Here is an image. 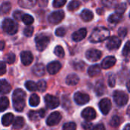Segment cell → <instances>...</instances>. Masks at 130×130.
<instances>
[{"instance_id": "obj_12", "label": "cell", "mask_w": 130, "mask_h": 130, "mask_svg": "<svg viewBox=\"0 0 130 130\" xmlns=\"http://www.w3.org/2000/svg\"><path fill=\"white\" fill-rule=\"evenodd\" d=\"M120 45H121V40L116 36L110 37L107 43V47L108 50H117L120 46Z\"/></svg>"}, {"instance_id": "obj_55", "label": "cell", "mask_w": 130, "mask_h": 130, "mask_svg": "<svg viewBox=\"0 0 130 130\" xmlns=\"http://www.w3.org/2000/svg\"><path fill=\"white\" fill-rule=\"evenodd\" d=\"M4 46H5V43H4V41H1V50H3Z\"/></svg>"}, {"instance_id": "obj_23", "label": "cell", "mask_w": 130, "mask_h": 130, "mask_svg": "<svg viewBox=\"0 0 130 130\" xmlns=\"http://www.w3.org/2000/svg\"><path fill=\"white\" fill-rule=\"evenodd\" d=\"M11 89V87L10 84L5 79L1 80V94H5L10 92Z\"/></svg>"}, {"instance_id": "obj_59", "label": "cell", "mask_w": 130, "mask_h": 130, "mask_svg": "<svg viewBox=\"0 0 130 130\" xmlns=\"http://www.w3.org/2000/svg\"><path fill=\"white\" fill-rule=\"evenodd\" d=\"M129 18H130V13H129Z\"/></svg>"}, {"instance_id": "obj_46", "label": "cell", "mask_w": 130, "mask_h": 130, "mask_svg": "<svg viewBox=\"0 0 130 130\" xmlns=\"http://www.w3.org/2000/svg\"><path fill=\"white\" fill-rule=\"evenodd\" d=\"M66 33V30L64 27H58L56 30V35L58 36V37H63L65 36Z\"/></svg>"}, {"instance_id": "obj_10", "label": "cell", "mask_w": 130, "mask_h": 130, "mask_svg": "<svg viewBox=\"0 0 130 130\" xmlns=\"http://www.w3.org/2000/svg\"><path fill=\"white\" fill-rule=\"evenodd\" d=\"M86 58L91 62H96L98 60H99L102 56V53L98 50H95V49H91L88 50L86 52Z\"/></svg>"}, {"instance_id": "obj_53", "label": "cell", "mask_w": 130, "mask_h": 130, "mask_svg": "<svg viewBox=\"0 0 130 130\" xmlns=\"http://www.w3.org/2000/svg\"><path fill=\"white\" fill-rule=\"evenodd\" d=\"M47 2H48V0H40V5L43 6V7H46L47 5Z\"/></svg>"}, {"instance_id": "obj_19", "label": "cell", "mask_w": 130, "mask_h": 130, "mask_svg": "<svg viewBox=\"0 0 130 130\" xmlns=\"http://www.w3.org/2000/svg\"><path fill=\"white\" fill-rule=\"evenodd\" d=\"M33 72L37 76H43L45 74V66H43V64L41 63L36 64L33 67Z\"/></svg>"}, {"instance_id": "obj_20", "label": "cell", "mask_w": 130, "mask_h": 130, "mask_svg": "<svg viewBox=\"0 0 130 130\" xmlns=\"http://www.w3.org/2000/svg\"><path fill=\"white\" fill-rule=\"evenodd\" d=\"M66 82L68 85L74 86V85H76L79 82V78L75 74H70L67 76Z\"/></svg>"}, {"instance_id": "obj_47", "label": "cell", "mask_w": 130, "mask_h": 130, "mask_svg": "<svg viewBox=\"0 0 130 130\" xmlns=\"http://www.w3.org/2000/svg\"><path fill=\"white\" fill-rule=\"evenodd\" d=\"M127 29L126 28V27H120V29H119V30H118V35L120 37H122V38H124L126 36V34H127Z\"/></svg>"}, {"instance_id": "obj_16", "label": "cell", "mask_w": 130, "mask_h": 130, "mask_svg": "<svg viewBox=\"0 0 130 130\" xmlns=\"http://www.w3.org/2000/svg\"><path fill=\"white\" fill-rule=\"evenodd\" d=\"M117 59L114 56H107L101 62V67L104 69H110L116 64Z\"/></svg>"}, {"instance_id": "obj_13", "label": "cell", "mask_w": 130, "mask_h": 130, "mask_svg": "<svg viewBox=\"0 0 130 130\" xmlns=\"http://www.w3.org/2000/svg\"><path fill=\"white\" fill-rule=\"evenodd\" d=\"M82 117L88 121H91L92 120H94L97 117L96 111L92 107H87L85 110H83L82 113Z\"/></svg>"}, {"instance_id": "obj_42", "label": "cell", "mask_w": 130, "mask_h": 130, "mask_svg": "<svg viewBox=\"0 0 130 130\" xmlns=\"http://www.w3.org/2000/svg\"><path fill=\"white\" fill-rule=\"evenodd\" d=\"M33 33H34V27H33L32 26H30H30H27V27H25L24 30V34L26 37H27L32 36Z\"/></svg>"}, {"instance_id": "obj_26", "label": "cell", "mask_w": 130, "mask_h": 130, "mask_svg": "<svg viewBox=\"0 0 130 130\" xmlns=\"http://www.w3.org/2000/svg\"><path fill=\"white\" fill-rule=\"evenodd\" d=\"M122 14H119V13H114V14H112L109 16L108 18V21L110 23H112V24H117L118 22H120L121 20H122Z\"/></svg>"}, {"instance_id": "obj_6", "label": "cell", "mask_w": 130, "mask_h": 130, "mask_svg": "<svg viewBox=\"0 0 130 130\" xmlns=\"http://www.w3.org/2000/svg\"><path fill=\"white\" fill-rule=\"evenodd\" d=\"M65 17V13L63 11H56L52 12L49 17H48V21L50 23L56 24L59 22H61Z\"/></svg>"}, {"instance_id": "obj_39", "label": "cell", "mask_w": 130, "mask_h": 130, "mask_svg": "<svg viewBox=\"0 0 130 130\" xmlns=\"http://www.w3.org/2000/svg\"><path fill=\"white\" fill-rule=\"evenodd\" d=\"M37 88L38 91L40 92H43L46 89V83L44 80H40L37 83Z\"/></svg>"}, {"instance_id": "obj_7", "label": "cell", "mask_w": 130, "mask_h": 130, "mask_svg": "<svg viewBox=\"0 0 130 130\" xmlns=\"http://www.w3.org/2000/svg\"><path fill=\"white\" fill-rule=\"evenodd\" d=\"M46 106L49 109H55L59 105V100L58 98L53 96L51 94H46L44 98Z\"/></svg>"}, {"instance_id": "obj_1", "label": "cell", "mask_w": 130, "mask_h": 130, "mask_svg": "<svg viewBox=\"0 0 130 130\" xmlns=\"http://www.w3.org/2000/svg\"><path fill=\"white\" fill-rule=\"evenodd\" d=\"M25 98L26 94L21 89H16L12 94L13 106L16 111L21 112L25 106Z\"/></svg>"}, {"instance_id": "obj_2", "label": "cell", "mask_w": 130, "mask_h": 130, "mask_svg": "<svg viewBox=\"0 0 130 130\" xmlns=\"http://www.w3.org/2000/svg\"><path fill=\"white\" fill-rule=\"evenodd\" d=\"M110 37V30L104 27H96L89 37V40L92 43H99L105 40Z\"/></svg>"}, {"instance_id": "obj_8", "label": "cell", "mask_w": 130, "mask_h": 130, "mask_svg": "<svg viewBox=\"0 0 130 130\" xmlns=\"http://www.w3.org/2000/svg\"><path fill=\"white\" fill-rule=\"evenodd\" d=\"M61 119H62V115L60 114L59 112L58 111L53 112L46 119V124L50 126L57 125L61 121Z\"/></svg>"}, {"instance_id": "obj_9", "label": "cell", "mask_w": 130, "mask_h": 130, "mask_svg": "<svg viewBox=\"0 0 130 130\" xmlns=\"http://www.w3.org/2000/svg\"><path fill=\"white\" fill-rule=\"evenodd\" d=\"M74 100L78 105H84L89 102L90 97L88 94L82 92H76L74 95Z\"/></svg>"}, {"instance_id": "obj_22", "label": "cell", "mask_w": 130, "mask_h": 130, "mask_svg": "<svg viewBox=\"0 0 130 130\" xmlns=\"http://www.w3.org/2000/svg\"><path fill=\"white\" fill-rule=\"evenodd\" d=\"M37 0H18V4L22 8H30L37 4Z\"/></svg>"}, {"instance_id": "obj_45", "label": "cell", "mask_w": 130, "mask_h": 130, "mask_svg": "<svg viewBox=\"0 0 130 130\" xmlns=\"http://www.w3.org/2000/svg\"><path fill=\"white\" fill-rule=\"evenodd\" d=\"M66 3V0H53V5L55 8H60L62 7Z\"/></svg>"}, {"instance_id": "obj_50", "label": "cell", "mask_w": 130, "mask_h": 130, "mask_svg": "<svg viewBox=\"0 0 130 130\" xmlns=\"http://www.w3.org/2000/svg\"><path fill=\"white\" fill-rule=\"evenodd\" d=\"M5 72H6V65H5V62L2 61L0 63V74H1V75H2Z\"/></svg>"}, {"instance_id": "obj_15", "label": "cell", "mask_w": 130, "mask_h": 130, "mask_svg": "<svg viewBox=\"0 0 130 130\" xmlns=\"http://www.w3.org/2000/svg\"><path fill=\"white\" fill-rule=\"evenodd\" d=\"M61 64L58 61H53L50 63L48 64L47 66V71L51 75H55L56 74L60 69H61Z\"/></svg>"}, {"instance_id": "obj_44", "label": "cell", "mask_w": 130, "mask_h": 130, "mask_svg": "<svg viewBox=\"0 0 130 130\" xmlns=\"http://www.w3.org/2000/svg\"><path fill=\"white\" fill-rule=\"evenodd\" d=\"M5 60L8 64L14 63L15 61V55L14 53H8L5 57Z\"/></svg>"}, {"instance_id": "obj_51", "label": "cell", "mask_w": 130, "mask_h": 130, "mask_svg": "<svg viewBox=\"0 0 130 130\" xmlns=\"http://www.w3.org/2000/svg\"><path fill=\"white\" fill-rule=\"evenodd\" d=\"M75 68L77 70H83L85 68V63L83 62H79L75 64Z\"/></svg>"}, {"instance_id": "obj_32", "label": "cell", "mask_w": 130, "mask_h": 130, "mask_svg": "<svg viewBox=\"0 0 130 130\" xmlns=\"http://www.w3.org/2000/svg\"><path fill=\"white\" fill-rule=\"evenodd\" d=\"M28 117H29V119L33 121H35V120H39L40 118H42L40 116V111H34V110H31L29 112Z\"/></svg>"}, {"instance_id": "obj_36", "label": "cell", "mask_w": 130, "mask_h": 130, "mask_svg": "<svg viewBox=\"0 0 130 130\" xmlns=\"http://www.w3.org/2000/svg\"><path fill=\"white\" fill-rule=\"evenodd\" d=\"M54 53L59 58H62L65 56V51L63 50V48L61 46H57L55 47L54 50Z\"/></svg>"}, {"instance_id": "obj_56", "label": "cell", "mask_w": 130, "mask_h": 130, "mask_svg": "<svg viewBox=\"0 0 130 130\" xmlns=\"http://www.w3.org/2000/svg\"><path fill=\"white\" fill-rule=\"evenodd\" d=\"M123 130H130V124H127V125L124 127Z\"/></svg>"}, {"instance_id": "obj_17", "label": "cell", "mask_w": 130, "mask_h": 130, "mask_svg": "<svg viewBox=\"0 0 130 130\" xmlns=\"http://www.w3.org/2000/svg\"><path fill=\"white\" fill-rule=\"evenodd\" d=\"M87 35V30L85 28H82L77 31H75V33H73L72 34V39L75 42H78L82 40Z\"/></svg>"}, {"instance_id": "obj_54", "label": "cell", "mask_w": 130, "mask_h": 130, "mask_svg": "<svg viewBox=\"0 0 130 130\" xmlns=\"http://www.w3.org/2000/svg\"><path fill=\"white\" fill-rule=\"evenodd\" d=\"M40 116H41V117L43 118V117H44V116H45V110H43V109H40Z\"/></svg>"}, {"instance_id": "obj_49", "label": "cell", "mask_w": 130, "mask_h": 130, "mask_svg": "<svg viewBox=\"0 0 130 130\" xmlns=\"http://www.w3.org/2000/svg\"><path fill=\"white\" fill-rule=\"evenodd\" d=\"M82 127L85 130H93V124L89 122H85L82 123Z\"/></svg>"}, {"instance_id": "obj_11", "label": "cell", "mask_w": 130, "mask_h": 130, "mask_svg": "<svg viewBox=\"0 0 130 130\" xmlns=\"http://www.w3.org/2000/svg\"><path fill=\"white\" fill-rule=\"evenodd\" d=\"M111 101L108 98H104L99 103V108L104 115L108 114V113L111 110Z\"/></svg>"}, {"instance_id": "obj_41", "label": "cell", "mask_w": 130, "mask_h": 130, "mask_svg": "<svg viewBox=\"0 0 130 130\" xmlns=\"http://www.w3.org/2000/svg\"><path fill=\"white\" fill-rule=\"evenodd\" d=\"M62 130H76V125L73 122H69L64 124Z\"/></svg>"}, {"instance_id": "obj_14", "label": "cell", "mask_w": 130, "mask_h": 130, "mask_svg": "<svg viewBox=\"0 0 130 130\" xmlns=\"http://www.w3.org/2000/svg\"><path fill=\"white\" fill-rule=\"evenodd\" d=\"M21 62L23 63V65L29 66L33 62L34 57H33V55L30 52L23 51L21 53Z\"/></svg>"}, {"instance_id": "obj_5", "label": "cell", "mask_w": 130, "mask_h": 130, "mask_svg": "<svg viewBox=\"0 0 130 130\" xmlns=\"http://www.w3.org/2000/svg\"><path fill=\"white\" fill-rule=\"evenodd\" d=\"M36 46L39 51L44 50L50 43V37L46 35H38L35 38Z\"/></svg>"}, {"instance_id": "obj_18", "label": "cell", "mask_w": 130, "mask_h": 130, "mask_svg": "<svg viewBox=\"0 0 130 130\" xmlns=\"http://www.w3.org/2000/svg\"><path fill=\"white\" fill-rule=\"evenodd\" d=\"M94 90H95L97 95H98V96H101L102 94H104V92L106 91V87L102 80H99L98 82H97L95 87H94Z\"/></svg>"}, {"instance_id": "obj_27", "label": "cell", "mask_w": 130, "mask_h": 130, "mask_svg": "<svg viewBox=\"0 0 130 130\" xmlns=\"http://www.w3.org/2000/svg\"><path fill=\"white\" fill-rule=\"evenodd\" d=\"M24 120L23 119V117H18L14 121L13 128L14 129H20L24 126Z\"/></svg>"}, {"instance_id": "obj_30", "label": "cell", "mask_w": 130, "mask_h": 130, "mask_svg": "<svg viewBox=\"0 0 130 130\" xmlns=\"http://www.w3.org/2000/svg\"><path fill=\"white\" fill-rule=\"evenodd\" d=\"M25 87L30 91H34L38 90V88H37V84H36L35 82H32V81H27L25 83Z\"/></svg>"}, {"instance_id": "obj_35", "label": "cell", "mask_w": 130, "mask_h": 130, "mask_svg": "<svg viewBox=\"0 0 130 130\" xmlns=\"http://www.w3.org/2000/svg\"><path fill=\"white\" fill-rule=\"evenodd\" d=\"M22 21L25 24L30 25V24H32L34 23V18L31 15H30L28 14H24Z\"/></svg>"}, {"instance_id": "obj_40", "label": "cell", "mask_w": 130, "mask_h": 130, "mask_svg": "<svg viewBox=\"0 0 130 130\" xmlns=\"http://www.w3.org/2000/svg\"><path fill=\"white\" fill-rule=\"evenodd\" d=\"M123 55L126 57L130 56V40L125 44L123 50Z\"/></svg>"}, {"instance_id": "obj_33", "label": "cell", "mask_w": 130, "mask_h": 130, "mask_svg": "<svg viewBox=\"0 0 130 130\" xmlns=\"http://www.w3.org/2000/svg\"><path fill=\"white\" fill-rule=\"evenodd\" d=\"M11 3L8 2H3L1 5V11L2 14H7L11 10Z\"/></svg>"}, {"instance_id": "obj_25", "label": "cell", "mask_w": 130, "mask_h": 130, "mask_svg": "<svg viewBox=\"0 0 130 130\" xmlns=\"http://www.w3.org/2000/svg\"><path fill=\"white\" fill-rule=\"evenodd\" d=\"M101 72V67L99 65H93L88 68V73L91 77H94Z\"/></svg>"}, {"instance_id": "obj_48", "label": "cell", "mask_w": 130, "mask_h": 130, "mask_svg": "<svg viewBox=\"0 0 130 130\" xmlns=\"http://www.w3.org/2000/svg\"><path fill=\"white\" fill-rule=\"evenodd\" d=\"M108 83H109V85L110 87H114L115 86V85H116V77H115L114 75H110L109 80H108Z\"/></svg>"}, {"instance_id": "obj_37", "label": "cell", "mask_w": 130, "mask_h": 130, "mask_svg": "<svg viewBox=\"0 0 130 130\" xmlns=\"http://www.w3.org/2000/svg\"><path fill=\"white\" fill-rule=\"evenodd\" d=\"M126 9V3H120L116 6V12L120 14H123Z\"/></svg>"}, {"instance_id": "obj_34", "label": "cell", "mask_w": 130, "mask_h": 130, "mask_svg": "<svg viewBox=\"0 0 130 130\" xmlns=\"http://www.w3.org/2000/svg\"><path fill=\"white\" fill-rule=\"evenodd\" d=\"M118 0H102V3L107 8H113L117 5Z\"/></svg>"}, {"instance_id": "obj_21", "label": "cell", "mask_w": 130, "mask_h": 130, "mask_svg": "<svg viewBox=\"0 0 130 130\" xmlns=\"http://www.w3.org/2000/svg\"><path fill=\"white\" fill-rule=\"evenodd\" d=\"M14 120V115L11 113L5 114L2 118V123L4 126H10Z\"/></svg>"}, {"instance_id": "obj_3", "label": "cell", "mask_w": 130, "mask_h": 130, "mask_svg": "<svg viewBox=\"0 0 130 130\" xmlns=\"http://www.w3.org/2000/svg\"><path fill=\"white\" fill-rule=\"evenodd\" d=\"M2 27L3 30L10 35H13L16 34L18 29V24L11 18H5L2 21Z\"/></svg>"}, {"instance_id": "obj_52", "label": "cell", "mask_w": 130, "mask_h": 130, "mask_svg": "<svg viewBox=\"0 0 130 130\" xmlns=\"http://www.w3.org/2000/svg\"><path fill=\"white\" fill-rule=\"evenodd\" d=\"M93 130H105V127L103 124H98L94 127Z\"/></svg>"}, {"instance_id": "obj_58", "label": "cell", "mask_w": 130, "mask_h": 130, "mask_svg": "<svg viewBox=\"0 0 130 130\" xmlns=\"http://www.w3.org/2000/svg\"><path fill=\"white\" fill-rule=\"evenodd\" d=\"M127 114L130 117V105L128 107V109H127Z\"/></svg>"}, {"instance_id": "obj_43", "label": "cell", "mask_w": 130, "mask_h": 130, "mask_svg": "<svg viewBox=\"0 0 130 130\" xmlns=\"http://www.w3.org/2000/svg\"><path fill=\"white\" fill-rule=\"evenodd\" d=\"M23 16H24V14L21 11H14L13 12V18L17 21L22 20Z\"/></svg>"}, {"instance_id": "obj_57", "label": "cell", "mask_w": 130, "mask_h": 130, "mask_svg": "<svg viewBox=\"0 0 130 130\" xmlns=\"http://www.w3.org/2000/svg\"><path fill=\"white\" fill-rule=\"evenodd\" d=\"M126 88H127L128 91L130 92V81L127 82V84H126Z\"/></svg>"}, {"instance_id": "obj_29", "label": "cell", "mask_w": 130, "mask_h": 130, "mask_svg": "<svg viewBox=\"0 0 130 130\" xmlns=\"http://www.w3.org/2000/svg\"><path fill=\"white\" fill-rule=\"evenodd\" d=\"M9 105V101L8 99L6 97H2L0 99V108H1V112L5 111Z\"/></svg>"}, {"instance_id": "obj_4", "label": "cell", "mask_w": 130, "mask_h": 130, "mask_svg": "<svg viewBox=\"0 0 130 130\" xmlns=\"http://www.w3.org/2000/svg\"><path fill=\"white\" fill-rule=\"evenodd\" d=\"M113 100L118 106L123 107L127 104L129 97L123 91H116L113 93Z\"/></svg>"}, {"instance_id": "obj_31", "label": "cell", "mask_w": 130, "mask_h": 130, "mask_svg": "<svg viewBox=\"0 0 130 130\" xmlns=\"http://www.w3.org/2000/svg\"><path fill=\"white\" fill-rule=\"evenodd\" d=\"M81 5V2L78 1H72L69 5H68V10L69 11H75L77 10Z\"/></svg>"}, {"instance_id": "obj_28", "label": "cell", "mask_w": 130, "mask_h": 130, "mask_svg": "<svg viewBox=\"0 0 130 130\" xmlns=\"http://www.w3.org/2000/svg\"><path fill=\"white\" fill-rule=\"evenodd\" d=\"M40 104V98L37 94H33L30 97L29 99V104L31 107H37Z\"/></svg>"}, {"instance_id": "obj_38", "label": "cell", "mask_w": 130, "mask_h": 130, "mask_svg": "<svg viewBox=\"0 0 130 130\" xmlns=\"http://www.w3.org/2000/svg\"><path fill=\"white\" fill-rule=\"evenodd\" d=\"M120 123H121L120 118L118 116H114V117H113V118L111 119L110 125H111V126H113V127H118V126L120 125Z\"/></svg>"}, {"instance_id": "obj_24", "label": "cell", "mask_w": 130, "mask_h": 130, "mask_svg": "<svg viewBox=\"0 0 130 130\" xmlns=\"http://www.w3.org/2000/svg\"><path fill=\"white\" fill-rule=\"evenodd\" d=\"M81 17L85 21H90L93 19L94 14L93 12L88 9H85L82 11L81 13Z\"/></svg>"}]
</instances>
